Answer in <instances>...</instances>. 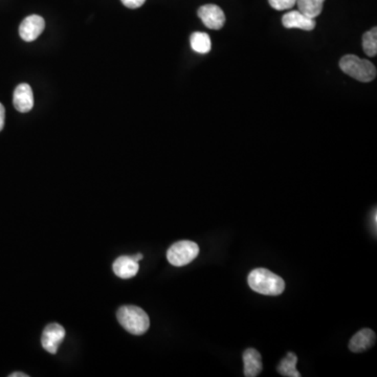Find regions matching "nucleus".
I'll return each instance as SVG.
<instances>
[{"label": "nucleus", "mask_w": 377, "mask_h": 377, "mask_svg": "<svg viewBox=\"0 0 377 377\" xmlns=\"http://www.w3.org/2000/svg\"><path fill=\"white\" fill-rule=\"evenodd\" d=\"M247 282L254 291L264 295L276 297L281 295L285 289L284 280L267 269H256L252 271Z\"/></svg>", "instance_id": "f257e3e1"}, {"label": "nucleus", "mask_w": 377, "mask_h": 377, "mask_svg": "<svg viewBox=\"0 0 377 377\" xmlns=\"http://www.w3.org/2000/svg\"><path fill=\"white\" fill-rule=\"evenodd\" d=\"M122 3L128 9H138L146 3V0H122Z\"/></svg>", "instance_id": "a211bd4d"}, {"label": "nucleus", "mask_w": 377, "mask_h": 377, "mask_svg": "<svg viewBox=\"0 0 377 377\" xmlns=\"http://www.w3.org/2000/svg\"><path fill=\"white\" fill-rule=\"evenodd\" d=\"M269 5L277 11H284L295 7L297 0H269Z\"/></svg>", "instance_id": "f3484780"}, {"label": "nucleus", "mask_w": 377, "mask_h": 377, "mask_svg": "<svg viewBox=\"0 0 377 377\" xmlns=\"http://www.w3.org/2000/svg\"><path fill=\"white\" fill-rule=\"evenodd\" d=\"M64 337L65 329L60 324L51 323V324L47 325L43 330L41 344L47 352L56 354Z\"/></svg>", "instance_id": "39448f33"}, {"label": "nucleus", "mask_w": 377, "mask_h": 377, "mask_svg": "<svg viewBox=\"0 0 377 377\" xmlns=\"http://www.w3.org/2000/svg\"><path fill=\"white\" fill-rule=\"evenodd\" d=\"M339 67L346 75L360 82H371L376 77V69L370 61L355 55H346L339 61Z\"/></svg>", "instance_id": "7ed1b4c3"}, {"label": "nucleus", "mask_w": 377, "mask_h": 377, "mask_svg": "<svg viewBox=\"0 0 377 377\" xmlns=\"http://www.w3.org/2000/svg\"><path fill=\"white\" fill-rule=\"evenodd\" d=\"M45 21L41 16L31 15L25 18L19 27V34L23 40L32 42L45 31Z\"/></svg>", "instance_id": "0eeeda50"}, {"label": "nucleus", "mask_w": 377, "mask_h": 377, "mask_svg": "<svg viewBox=\"0 0 377 377\" xmlns=\"http://www.w3.org/2000/svg\"><path fill=\"white\" fill-rule=\"evenodd\" d=\"M244 375L247 377H257L263 370L262 357L259 351L247 348L243 352Z\"/></svg>", "instance_id": "f8f14e48"}, {"label": "nucleus", "mask_w": 377, "mask_h": 377, "mask_svg": "<svg viewBox=\"0 0 377 377\" xmlns=\"http://www.w3.org/2000/svg\"><path fill=\"white\" fill-rule=\"evenodd\" d=\"M117 317L123 328L131 335H144L150 327L148 315L141 307L134 305H125L121 307Z\"/></svg>", "instance_id": "f03ea898"}, {"label": "nucleus", "mask_w": 377, "mask_h": 377, "mask_svg": "<svg viewBox=\"0 0 377 377\" xmlns=\"http://www.w3.org/2000/svg\"><path fill=\"white\" fill-rule=\"evenodd\" d=\"M113 271L121 279H131L138 273V262L132 256H121L113 263Z\"/></svg>", "instance_id": "9b49d317"}, {"label": "nucleus", "mask_w": 377, "mask_h": 377, "mask_svg": "<svg viewBox=\"0 0 377 377\" xmlns=\"http://www.w3.org/2000/svg\"><path fill=\"white\" fill-rule=\"evenodd\" d=\"M376 342V335L374 331L369 328L362 329L353 335L349 342V349L352 352L361 353L368 350Z\"/></svg>", "instance_id": "1a4fd4ad"}, {"label": "nucleus", "mask_w": 377, "mask_h": 377, "mask_svg": "<svg viewBox=\"0 0 377 377\" xmlns=\"http://www.w3.org/2000/svg\"><path fill=\"white\" fill-rule=\"evenodd\" d=\"M297 356L293 352L287 353V356L281 361L277 370L282 376L301 377L297 370Z\"/></svg>", "instance_id": "ddd939ff"}, {"label": "nucleus", "mask_w": 377, "mask_h": 377, "mask_svg": "<svg viewBox=\"0 0 377 377\" xmlns=\"http://www.w3.org/2000/svg\"><path fill=\"white\" fill-rule=\"evenodd\" d=\"M5 110L3 105L0 103V131L3 130L5 126Z\"/></svg>", "instance_id": "6ab92c4d"}, {"label": "nucleus", "mask_w": 377, "mask_h": 377, "mask_svg": "<svg viewBox=\"0 0 377 377\" xmlns=\"http://www.w3.org/2000/svg\"><path fill=\"white\" fill-rule=\"evenodd\" d=\"M198 16L204 25L210 29H220L226 23V15L216 5H202L198 9Z\"/></svg>", "instance_id": "423d86ee"}, {"label": "nucleus", "mask_w": 377, "mask_h": 377, "mask_svg": "<svg viewBox=\"0 0 377 377\" xmlns=\"http://www.w3.org/2000/svg\"><path fill=\"white\" fill-rule=\"evenodd\" d=\"M191 47L194 51L198 53H208L212 49L211 38L206 33L196 32L190 38Z\"/></svg>", "instance_id": "2eb2a0df"}, {"label": "nucleus", "mask_w": 377, "mask_h": 377, "mask_svg": "<svg viewBox=\"0 0 377 377\" xmlns=\"http://www.w3.org/2000/svg\"><path fill=\"white\" fill-rule=\"evenodd\" d=\"M10 377H29V375L25 374V373L15 372L10 375Z\"/></svg>", "instance_id": "aec40b11"}, {"label": "nucleus", "mask_w": 377, "mask_h": 377, "mask_svg": "<svg viewBox=\"0 0 377 377\" xmlns=\"http://www.w3.org/2000/svg\"><path fill=\"white\" fill-rule=\"evenodd\" d=\"M282 23L287 29H299L303 31H313L317 25L313 18L308 17L299 10L285 14L282 18Z\"/></svg>", "instance_id": "6e6552de"}, {"label": "nucleus", "mask_w": 377, "mask_h": 377, "mask_svg": "<svg viewBox=\"0 0 377 377\" xmlns=\"http://www.w3.org/2000/svg\"><path fill=\"white\" fill-rule=\"evenodd\" d=\"M14 106L19 112H29L34 106V95L29 84H21L14 91Z\"/></svg>", "instance_id": "9d476101"}, {"label": "nucleus", "mask_w": 377, "mask_h": 377, "mask_svg": "<svg viewBox=\"0 0 377 377\" xmlns=\"http://www.w3.org/2000/svg\"><path fill=\"white\" fill-rule=\"evenodd\" d=\"M132 258H134V259L136 260V261L140 262L141 260H142L143 258H144V256H143L142 254H138V255L132 256Z\"/></svg>", "instance_id": "412c9836"}, {"label": "nucleus", "mask_w": 377, "mask_h": 377, "mask_svg": "<svg viewBox=\"0 0 377 377\" xmlns=\"http://www.w3.org/2000/svg\"><path fill=\"white\" fill-rule=\"evenodd\" d=\"M325 0H297L299 11L308 17L315 18L322 13Z\"/></svg>", "instance_id": "4468645a"}, {"label": "nucleus", "mask_w": 377, "mask_h": 377, "mask_svg": "<svg viewBox=\"0 0 377 377\" xmlns=\"http://www.w3.org/2000/svg\"><path fill=\"white\" fill-rule=\"evenodd\" d=\"M199 254L198 244L188 240L176 242L167 252V259L174 267H184L191 263Z\"/></svg>", "instance_id": "20e7f679"}, {"label": "nucleus", "mask_w": 377, "mask_h": 377, "mask_svg": "<svg viewBox=\"0 0 377 377\" xmlns=\"http://www.w3.org/2000/svg\"><path fill=\"white\" fill-rule=\"evenodd\" d=\"M363 49L369 57L377 55V29L373 27L363 35Z\"/></svg>", "instance_id": "dca6fc26"}]
</instances>
